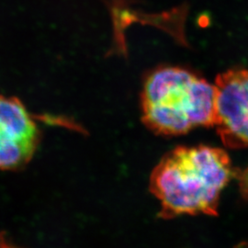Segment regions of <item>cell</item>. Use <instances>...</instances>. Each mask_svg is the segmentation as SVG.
Instances as JSON below:
<instances>
[{"instance_id":"1","label":"cell","mask_w":248,"mask_h":248,"mask_svg":"<svg viewBox=\"0 0 248 248\" xmlns=\"http://www.w3.org/2000/svg\"><path fill=\"white\" fill-rule=\"evenodd\" d=\"M234 177L228 154L206 145L180 146L168 153L153 170L151 193L160 202L159 217L218 214L223 188Z\"/></svg>"},{"instance_id":"2","label":"cell","mask_w":248,"mask_h":248,"mask_svg":"<svg viewBox=\"0 0 248 248\" xmlns=\"http://www.w3.org/2000/svg\"><path fill=\"white\" fill-rule=\"evenodd\" d=\"M142 122L161 135L185 134L215 123L214 86L195 73L177 66H162L143 81Z\"/></svg>"},{"instance_id":"3","label":"cell","mask_w":248,"mask_h":248,"mask_svg":"<svg viewBox=\"0 0 248 248\" xmlns=\"http://www.w3.org/2000/svg\"><path fill=\"white\" fill-rule=\"evenodd\" d=\"M215 123L222 143L232 149L248 147V69L219 74L214 83Z\"/></svg>"},{"instance_id":"4","label":"cell","mask_w":248,"mask_h":248,"mask_svg":"<svg viewBox=\"0 0 248 248\" xmlns=\"http://www.w3.org/2000/svg\"><path fill=\"white\" fill-rule=\"evenodd\" d=\"M0 131L12 140L34 146L39 144V129L17 98L0 96Z\"/></svg>"},{"instance_id":"5","label":"cell","mask_w":248,"mask_h":248,"mask_svg":"<svg viewBox=\"0 0 248 248\" xmlns=\"http://www.w3.org/2000/svg\"><path fill=\"white\" fill-rule=\"evenodd\" d=\"M234 177L238 180L240 194L244 200L248 201V167L247 169L234 170Z\"/></svg>"},{"instance_id":"6","label":"cell","mask_w":248,"mask_h":248,"mask_svg":"<svg viewBox=\"0 0 248 248\" xmlns=\"http://www.w3.org/2000/svg\"><path fill=\"white\" fill-rule=\"evenodd\" d=\"M18 142V141H15V140H12V139H10V138H9V137H7L4 133H2L1 131H0V143L1 142ZM22 143H25V142H22ZM26 144H28V143H26ZM29 145H31V144H29ZM32 146H34V145H32ZM35 147H37V146H35Z\"/></svg>"}]
</instances>
